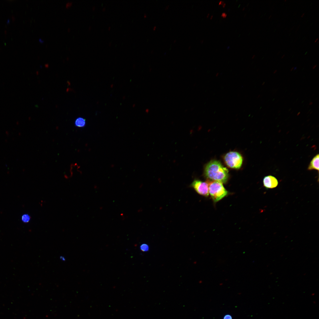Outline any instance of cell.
<instances>
[{
	"label": "cell",
	"instance_id": "cell-1",
	"mask_svg": "<svg viewBox=\"0 0 319 319\" xmlns=\"http://www.w3.org/2000/svg\"><path fill=\"white\" fill-rule=\"evenodd\" d=\"M204 175L208 178L225 183L229 178L228 170L219 161L213 160L209 162L204 169Z\"/></svg>",
	"mask_w": 319,
	"mask_h": 319
},
{
	"label": "cell",
	"instance_id": "cell-2",
	"mask_svg": "<svg viewBox=\"0 0 319 319\" xmlns=\"http://www.w3.org/2000/svg\"><path fill=\"white\" fill-rule=\"evenodd\" d=\"M206 182L208 185L209 193L214 202L218 201L227 194L228 192L222 183L212 180H208Z\"/></svg>",
	"mask_w": 319,
	"mask_h": 319
},
{
	"label": "cell",
	"instance_id": "cell-3",
	"mask_svg": "<svg viewBox=\"0 0 319 319\" xmlns=\"http://www.w3.org/2000/svg\"><path fill=\"white\" fill-rule=\"evenodd\" d=\"M224 160L225 163L232 168L238 169L242 164L243 159L241 155L236 152H230L225 155Z\"/></svg>",
	"mask_w": 319,
	"mask_h": 319
},
{
	"label": "cell",
	"instance_id": "cell-4",
	"mask_svg": "<svg viewBox=\"0 0 319 319\" xmlns=\"http://www.w3.org/2000/svg\"><path fill=\"white\" fill-rule=\"evenodd\" d=\"M191 186L199 194L205 196H209L208 185L207 182L195 180L191 185Z\"/></svg>",
	"mask_w": 319,
	"mask_h": 319
},
{
	"label": "cell",
	"instance_id": "cell-5",
	"mask_svg": "<svg viewBox=\"0 0 319 319\" xmlns=\"http://www.w3.org/2000/svg\"><path fill=\"white\" fill-rule=\"evenodd\" d=\"M263 186L267 189L276 187L279 182L276 178L274 176L269 175L265 176L263 180Z\"/></svg>",
	"mask_w": 319,
	"mask_h": 319
},
{
	"label": "cell",
	"instance_id": "cell-6",
	"mask_svg": "<svg viewBox=\"0 0 319 319\" xmlns=\"http://www.w3.org/2000/svg\"><path fill=\"white\" fill-rule=\"evenodd\" d=\"M319 154L316 155L312 159L310 162L307 167V170H315L318 171L319 170Z\"/></svg>",
	"mask_w": 319,
	"mask_h": 319
},
{
	"label": "cell",
	"instance_id": "cell-7",
	"mask_svg": "<svg viewBox=\"0 0 319 319\" xmlns=\"http://www.w3.org/2000/svg\"><path fill=\"white\" fill-rule=\"evenodd\" d=\"M86 120L84 118L79 117L77 118L74 122V125L77 127L82 128L86 125Z\"/></svg>",
	"mask_w": 319,
	"mask_h": 319
},
{
	"label": "cell",
	"instance_id": "cell-8",
	"mask_svg": "<svg viewBox=\"0 0 319 319\" xmlns=\"http://www.w3.org/2000/svg\"><path fill=\"white\" fill-rule=\"evenodd\" d=\"M31 218L30 216L27 214H24L21 217L22 221L24 223H28Z\"/></svg>",
	"mask_w": 319,
	"mask_h": 319
},
{
	"label": "cell",
	"instance_id": "cell-9",
	"mask_svg": "<svg viewBox=\"0 0 319 319\" xmlns=\"http://www.w3.org/2000/svg\"><path fill=\"white\" fill-rule=\"evenodd\" d=\"M140 249L142 251H146L148 250L149 247L147 244H144L141 245Z\"/></svg>",
	"mask_w": 319,
	"mask_h": 319
},
{
	"label": "cell",
	"instance_id": "cell-10",
	"mask_svg": "<svg viewBox=\"0 0 319 319\" xmlns=\"http://www.w3.org/2000/svg\"><path fill=\"white\" fill-rule=\"evenodd\" d=\"M223 319H232V316L229 314H226L224 316Z\"/></svg>",
	"mask_w": 319,
	"mask_h": 319
},
{
	"label": "cell",
	"instance_id": "cell-11",
	"mask_svg": "<svg viewBox=\"0 0 319 319\" xmlns=\"http://www.w3.org/2000/svg\"><path fill=\"white\" fill-rule=\"evenodd\" d=\"M72 4V3L71 2H68L66 3V7H68L70 6Z\"/></svg>",
	"mask_w": 319,
	"mask_h": 319
},
{
	"label": "cell",
	"instance_id": "cell-12",
	"mask_svg": "<svg viewBox=\"0 0 319 319\" xmlns=\"http://www.w3.org/2000/svg\"><path fill=\"white\" fill-rule=\"evenodd\" d=\"M227 14L226 13H225L224 12L222 14V15H221V16L222 17L224 18H225L227 17Z\"/></svg>",
	"mask_w": 319,
	"mask_h": 319
},
{
	"label": "cell",
	"instance_id": "cell-13",
	"mask_svg": "<svg viewBox=\"0 0 319 319\" xmlns=\"http://www.w3.org/2000/svg\"><path fill=\"white\" fill-rule=\"evenodd\" d=\"M224 3V1H221L219 3V5H221H221H222Z\"/></svg>",
	"mask_w": 319,
	"mask_h": 319
},
{
	"label": "cell",
	"instance_id": "cell-14",
	"mask_svg": "<svg viewBox=\"0 0 319 319\" xmlns=\"http://www.w3.org/2000/svg\"><path fill=\"white\" fill-rule=\"evenodd\" d=\"M39 41H40V42H41V43H43L44 42V41L42 40L40 38L39 39Z\"/></svg>",
	"mask_w": 319,
	"mask_h": 319
},
{
	"label": "cell",
	"instance_id": "cell-15",
	"mask_svg": "<svg viewBox=\"0 0 319 319\" xmlns=\"http://www.w3.org/2000/svg\"><path fill=\"white\" fill-rule=\"evenodd\" d=\"M317 66V65H314V66H313V69H315V67H316V66Z\"/></svg>",
	"mask_w": 319,
	"mask_h": 319
},
{
	"label": "cell",
	"instance_id": "cell-16",
	"mask_svg": "<svg viewBox=\"0 0 319 319\" xmlns=\"http://www.w3.org/2000/svg\"><path fill=\"white\" fill-rule=\"evenodd\" d=\"M219 75V73H217L216 74V77H217Z\"/></svg>",
	"mask_w": 319,
	"mask_h": 319
},
{
	"label": "cell",
	"instance_id": "cell-17",
	"mask_svg": "<svg viewBox=\"0 0 319 319\" xmlns=\"http://www.w3.org/2000/svg\"><path fill=\"white\" fill-rule=\"evenodd\" d=\"M277 70H275V71H274V72H273V73H274V74H275V73H276V72H277Z\"/></svg>",
	"mask_w": 319,
	"mask_h": 319
},
{
	"label": "cell",
	"instance_id": "cell-18",
	"mask_svg": "<svg viewBox=\"0 0 319 319\" xmlns=\"http://www.w3.org/2000/svg\"><path fill=\"white\" fill-rule=\"evenodd\" d=\"M313 104V102H310V103H309V105H312Z\"/></svg>",
	"mask_w": 319,
	"mask_h": 319
},
{
	"label": "cell",
	"instance_id": "cell-19",
	"mask_svg": "<svg viewBox=\"0 0 319 319\" xmlns=\"http://www.w3.org/2000/svg\"><path fill=\"white\" fill-rule=\"evenodd\" d=\"M294 69V67H292V68L291 69V70H290V71H292V70H293Z\"/></svg>",
	"mask_w": 319,
	"mask_h": 319
},
{
	"label": "cell",
	"instance_id": "cell-20",
	"mask_svg": "<svg viewBox=\"0 0 319 319\" xmlns=\"http://www.w3.org/2000/svg\"><path fill=\"white\" fill-rule=\"evenodd\" d=\"M318 40V38H317L315 41V42L316 43Z\"/></svg>",
	"mask_w": 319,
	"mask_h": 319
},
{
	"label": "cell",
	"instance_id": "cell-21",
	"mask_svg": "<svg viewBox=\"0 0 319 319\" xmlns=\"http://www.w3.org/2000/svg\"><path fill=\"white\" fill-rule=\"evenodd\" d=\"M284 56H285V55H284H284H283V56H282V57H281V58H284Z\"/></svg>",
	"mask_w": 319,
	"mask_h": 319
},
{
	"label": "cell",
	"instance_id": "cell-22",
	"mask_svg": "<svg viewBox=\"0 0 319 319\" xmlns=\"http://www.w3.org/2000/svg\"><path fill=\"white\" fill-rule=\"evenodd\" d=\"M265 84V82H263V83L262 84V85H264V84Z\"/></svg>",
	"mask_w": 319,
	"mask_h": 319
},
{
	"label": "cell",
	"instance_id": "cell-23",
	"mask_svg": "<svg viewBox=\"0 0 319 319\" xmlns=\"http://www.w3.org/2000/svg\"><path fill=\"white\" fill-rule=\"evenodd\" d=\"M304 14H304V13H303V14H302V16H301V17H303V15H304Z\"/></svg>",
	"mask_w": 319,
	"mask_h": 319
},
{
	"label": "cell",
	"instance_id": "cell-24",
	"mask_svg": "<svg viewBox=\"0 0 319 319\" xmlns=\"http://www.w3.org/2000/svg\"><path fill=\"white\" fill-rule=\"evenodd\" d=\"M255 55H254L252 57V58L253 59L255 57Z\"/></svg>",
	"mask_w": 319,
	"mask_h": 319
},
{
	"label": "cell",
	"instance_id": "cell-25",
	"mask_svg": "<svg viewBox=\"0 0 319 319\" xmlns=\"http://www.w3.org/2000/svg\"><path fill=\"white\" fill-rule=\"evenodd\" d=\"M296 69H297V67H294V70H296Z\"/></svg>",
	"mask_w": 319,
	"mask_h": 319
},
{
	"label": "cell",
	"instance_id": "cell-26",
	"mask_svg": "<svg viewBox=\"0 0 319 319\" xmlns=\"http://www.w3.org/2000/svg\"><path fill=\"white\" fill-rule=\"evenodd\" d=\"M300 112H299V113H298V114H297V115H299V114H300Z\"/></svg>",
	"mask_w": 319,
	"mask_h": 319
},
{
	"label": "cell",
	"instance_id": "cell-27",
	"mask_svg": "<svg viewBox=\"0 0 319 319\" xmlns=\"http://www.w3.org/2000/svg\"><path fill=\"white\" fill-rule=\"evenodd\" d=\"M271 16H272V15H270V16H269V18H268V19H270V17H271Z\"/></svg>",
	"mask_w": 319,
	"mask_h": 319
},
{
	"label": "cell",
	"instance_id": "cell-28",
	"mask_svg": "<svg viewBox=\"0 0 319 319\" xmlns=\"http://www.w3.org/2000/svg\"><path fill=\"white\" fill-rule=\"evenodd\" d=\"M260 95H258V96L257 97H258V98H259V97H260Z\"/></svg>",
	"mask_w": 319,
	"mask_h": 319
},
{
	"label": "cell",
	"instance_id": "cell-29",
	"mask_svg": "<svg viewBox=\"0 0 319 319\" xmlns=\"http://www.w3.org/2000/svg\"><path fill=\"white\" fill-rule=\"evenodd\" d=\"M212 16H211V19L212 18V17H213Z\"/></svg>",
	"mask_w": 319,
	"mask_h": 319
},
{
	"label": "cell",
	"instance_id": "cell-30",
	"mask_svg": "<svg viewBox=\"0 0 319 319\" xmlns=\"http://www.w3.org/2000/svg\"><path fill=\"white\" fill-rule=\"evenodd\" d=\"M318 43H319V42H318V43H317V44H318Z\"/></svg>",
	"mask_w": 319,
	"mask_h": 319
},
{
	"label": "cell",
	"instance_id": "cell-31",
	"mask_svg": "<svg viewBox=\"0 0 319 319\" xmlns=\"http://www.w3.org/2000/svg\"><path fill=\"white\" fill-rule=\"evenodd\" d=\"M284 1H287V0H285Z\"/></svg>",
	"mask_w": 319,
	"mask_h": 319
}]
</instances>
